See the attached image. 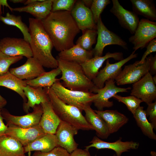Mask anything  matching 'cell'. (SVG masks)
<instances>
[{
  "instance_id": "obj_1",
  "label": "cell",
  "mask_w": 156,
  "mask_h": 156,
  "mask_svg": "<svg viewBox=\"0 0 156 156\" xmlns=\"http://www.w3.org/2000/svg\"><path fill=\"white\" fill-rule=\"evenodd\" d=\"M42 22L57 51L60 52L75 45L74 39L80 30L70 12H51Z\"/></svg>"
},
{
  "instance_id": "obj_2",
  "label": "cell",
  "mask_w": 156,
  "mask_h": 156,
  "mask_svg": "<svg viewBox=\"0 0 156 156\" xmlns=\"http://www.w3.org/2000/svg\"><path fill=\"white\" fill-rule=\"evenodd\" d=\"M29 22L31 37L29 44L33 57L43 67L53 69L57 68V60L52 54L54 47L53 43L44 29L42 20L29 18Z\"/></svg>"
},
{
  "instance_id": "obj_3",
  "label": "cell",
  "mask_w": 156,
  "mask_h": 156,
  "mask_svg": "<svg viewBox=\"0 0 156 156\" xmlns=\"http://www.w3.org/2000/svg\"><path fill=\"white\" fill-rule=\"evenodd\" d=\"M57 59L62 74L59 79L62 81L64 87L70 90L92 93L97 88L86 76L80 64Z\"/></svg>"
},
{
  "instance_id": "obj_4",
  "label": "cell",
  "mask_w": 156,
  "mask_h": 156,
  "mask_svg": "<svg viewBox=\"0 0 156 156\" xmlns=\"http://www.w3.org/2000/svg\"><path fill=\"white\" fill-rule=\"evenodd\" d=\"M44 88L48 94L55 112L61 121L68 123L78 130H94L78 108L63 101L51 87Z\"/></svg>"
},
{
  "instance_id": "obj_5",
  "label": "cell",
  "mask_w": 156,
  "mask_h": 156,
  "mask_svg": "<svg viewBox=\"0 0 156 156\" xmlns=\"http://www.w3.org/2000/svg\"><path fill=\"white\" fill-rule=\"evenodd\" d=\"M57 96L66 103L76 107L81 111L91 105L97 94L90 92L74 90L64 87L59 80L51 87Z\"/></svg>"
},
{
  "instance_id": "obj_6",
  "label": "cell",
  "mask_w": 156,
  "mask_h": 156,
  "mask_svg": "<svg viewBox=\"0 0 156 156\" xmlns=\"http://www.w3.org/2000/svg\"><path fill=\"white\" fill-rule=\"evenodd\" d=\"M96 25L97 42L94 49L92 50L94 56H102L105 47L111 45H116L127 49V43L116 34L108 29L101 19L99 18Z\"/></svg>"
},
{
  "instance_id": "obj_7",
  "label": "cell",
  "mask_w": 156,
  "mask_h": 156,
  "mask_svg": "<svg viewBox=\"0 0 156 156\" xmlns=\"http://www.w3.org/2000/svg\"><path fill=\"white\" fill-rule=\"evenodd\" d=\"M156 37V22L146 18H142L139 22L133 35L129 39L133 45L135 52L139 49H143L149 42Z\"/></svg>"
},
{
  "instance_id": "obj_8",
  "label": "cell",
  "mask_w": 156,
  "mask_h": 156,
  "mask_svg": "<svg viewBox=\"0 0 156 156\" xmlns=\"http://www.w3.org/2000/svg\"><path fill=\"white\" fill-rule=\"evenodd\" d=\"M139 61L132 64L125 65L115 79L118 86L133 84L140 79L149 72L150 66L148 57L144 63L139 64Z\"/></svg>"
},
{
  "instance_id": "obj_9",
  "label": "cell",
  "mask_w": 156,
  "mask_h": 156,
  "mask_svg": "<svg viewBox=\"0 0 156 156\" xmlns=\"http://www.w3.org/2000/svg\"><path fill=\"white\" fill-rule=\"evenodd\" d=\"M33 111L27 114L20 116L11 114L6 109L1 110L2 116L7 123V125H14L23 128L32 127L38 125L43 113L41 104L35 105Z\"/></svg>"
},
{
  "instance_id": "obj_10",
  "label": "cell",
  "mask_w": 156,
  "mask_h": 156,
  "mask_svg": "<svg viewBox=\"0 0 156 156\" xmlns=\"http://www.w3.org/2000/svg\"><path fill=\"white\" fill-rule=\"evenodd\" d=\"M115 80H108L105 83L104 86L102 88L95 89L93 92L97 94L96 98L93 102L97 110L103 111L106 107H110L114 105L113 101L109 99L119 92H127L131 88H122L117 86Z\"/></svg>"
},
{
  "instance_id": "obj_11",
  "label": "cell",
  "mask_w": 156,
  "mask_h": 156,
  "mask_svg": "<svg viewBox=\"0 0 156 156\" xmlns=\"http://www.w3.org/2000/svg\"><path fill=\"white\" fill-rule=\"evenodd\" d=\"M0 51L10 56L33 57L29 43L24 38L5 37L0 40Z\"/></svg>"
},
{
  "instance_id": "obj_12",
  "label": "cell",
  "mask_w": 156,
  "mask_h": 156,
  "mask_svg": "<svg viewBox=\"0 0 156 156\" xmlns=\"http://www.w3.org/2000/svg\"><path fill=\"white\" fill-rule=\"evenodd\" d=\"M133 51L129 56L118 62L113 64L109 63V59L106 60L105 66L99 71L96 77L92 80L95 87L100 89L105 85L106 81L115 79L122 70V67L126 63L138 56V54Z\"/></svg>"
},
{
  "instance_id": "obj_13",
  "label": "cell",
  "mask_w": 156,
  "mask_h": 156,
  "mask_svg": "<svg viewBox=\"0 0 156 156\" xmlns=\"http://www.w3.org/2000/svg\"><path fill=\"white\" fill-rule=\"evenodd\" d=\"M155 85L152 76L148 72L139 81L133 84L130 94L148 105L156 99Z\"/></svg>"
},
{
  "instance_id": "obj_14",
  "label": "cell",
  "mask_w": 156,
  "mask_h": 156,
  "mask_svg": "<svg viewBox=\"0 0 156 156\" xmlns=\"http://www.w3.org/2000/svg\"><path fill=\"white\" fill-rule=\"evenodd\" d=\"M5 135L10 136L19 141L23 146L31 143L46 133L39 124L27 128L9 125Z\"/></svg>"
},
{
  "instance_id": "obj_15",
  "label": "cell",
  "mask_w": 156,
  "mask_h": 156,
  "mask_svg": "<svg viewBox=\"0 0 156 156\" xmlns=\"http://www.w3.org/2000/svg\"><path fill=\"white\" fill-rule=\"evenodd\" d=\"M112 6L110 10L118 20L120 25L132 34L134 33L139 22L138 16L133 11L124 8L118 0H112Z\"/></svg>"
},
{
  "instance_id": "obj_16",
  "label": "cell",
  "mask_w": 156,
  "mask_h": 156,
  "mask_svg": "<svg viewBox=\"0 0 156 156\" xmlns=\"http://www.w3.org/2000/svg\"><path fill=\"white\" fill-rule=\"evenodd\" d=\"M121 137L114 142H108L101 140L97 136H94L90 145L86 146L85 149L89 150L91 147L98 149H108L114 151L116 156H121L122 153L131 149H137L139 146V143L133 141L123 142Z\"/></svg>"
},
{
  "instance_id": "obj_17",
  "label": "cell",
  "mask_w": 156,
  "mask_h": 156,
  "mask_svg": "<svg viewBox=\"0 0 156 156\" xmlns=\"http://www.w3.org/2000/svg\"><path fill=\"white\" fill-rule=\"evenodd\" d=\"M78 131L75 127L61 121L55 134L58 146L64 148L70 153H72L78 146L74 139V136L77 134Z\"/></svg>"
},
{
  "instance_id": "obj_18",
  "label": "cell",
  "mask_w": 156,
  "mask_h": 156,
  "mask_svg": "<svg viewBox=\"0 0 156 156\" xmlns=\"http://www.w3.org/2000/svg\"><path fill=\"white\" fill-rule=\"evenodd\" d=\"M79 28L82 32L87 29L96 30L92 12L81 1H76L70 12Z\"/></svg>"
},
{
  "instance_id": "obj_19",
  "label": "cell",
  "mask_w": 156,
  "mask_h": 156,
  "mask_svg": "<svg viewBox=\"0 0 156 156\" xmlns=\"http://www.w3.org/2000/svg\"><path fill=\"white\" fill-rule=\"evenodd\" d=\"M43 67L37 60L32 57L27 58L22 65L11 68L9 72L21 80H31L45 71Z\"/></svg>"
},
{
  "instance_id": "obj_20",
  "label": "cell",
  "mask_w": 156,
  "mask_h": 156,
  "mask_svg": "<svg viewBox=\"0 0 156 156\" xmlns=\"http://www.w3.org/2000/svg\"><path fill=\"white\" fill-rule=\"evenodd\" d=\"M110 58L119 61L124 59L123 54L122 52H108L103 56H95L80 65L86 76L92 81L97 75L104 62Z\"/></svg>"
},
{
  "instance_id": "obj_21",
  "label": "cell",
  "mask_w": 156,
  "mask_h": 156,
  "mask_svg": "<svg viewBox=\"0 0 156 156\" xmlns=\"http://www.w3.org/2000/svg\"><path fill=\"white\" fill-rule=\"evenodd\" d=\"M41 104L43 113L39 125L45 133L55 134L61 120L55 112L50 101Z\"/></svg>"
},
{
  "instance_id": "obj_22",
  "label": "cell",
  "mask_w": 156,
  "mask_h": 156,
  "mask_svg": "<svg viewBox=\"0 0 156 156\" xmlns=\"http://www.w3.org/2000/svg\"><path fill=\"white\" fill-rule=\"evenodd\" d=\"M52 0H37L26 6L13 8V11L29 13L35 18L42 20L51 12Z\"/></svg>"
},
{
  "instance_id": "obj_23",
  "label": "cell",
  "mask_w": 156,
  "mask_h": 156,
  "mask_svg": "<svg viewBox=\"0 0 156 156\" xmlns=\"http://www.w3.org/2000/svg\"><path fill=\"white\" fill-rule=\"evenodd\" d=\"M94 111L105 121L110 134L118 131L129 120L126 116L117 110Z\"/></svg>"
},
{
  "instance_id": "obj_24",
  "label": "cell",
  "mask_w": 156,
  "mask_h": 156,
  "mask_svg": "<svg viewBox=\"0 0 156 156\" xmlns=\"http://www.w3.org/2000/svg\"><path fill=\"white\" fill-rule=\"evenodd\" d=\"M24 94L27 101L23 104V109L28 113L30 108L35 105L49 101V96L44 89L42 88H36L27 85L23 89Z\"/></svg>"
},
{
  "instance_id": "obj_25",
  "label": "cell",
  "mask_w": 156,
  "mask_h": 156,
  "mask_svg": "<svg viewBox=\"0 0 156 156\" xmlns=\"http://www.w3.org/2000/svg\"><path fill=\"white\" fill-rule=\"evenodd\" d=\"M93 56L92 50H85L76 44L68 49L60 52L57 59L81 64L92 58Z\"/></svg>"
},
{
  "instance_id": "obj_26",
  "label": "cell",
  "mask_w": 156,
  "mask_h": 156,
  "mask_svg": "<svg viewBox=\"0 0 156 156\" xmlns=\"http://www.w3.org/2000/svg\"><path fill=\"white\" fill-rule=\"evenodd\" d=\"M85 118L88 122L95 130L97 136L102 139H106L110 135L107 125L103 119L91 107L87 106L83 110Z\"/></svg>"
},
{
  "instance_id": "obj_27",
  "label": "cell",
  "mask_w": 156,
  "mask_h": 156,
  "mask_svg": "<svg viewBox=\"0 0 156 156\" xmlns=\"http://www.w3.org/2000/svg\"><path fill=\"white\" fill-rule=\"evenodd\" d=\"M57 146V140L55 135L46 133L24 146V148L25 153L32 151L48 152Z\"/></svg>"
},
{
  "instance_id": "obj_28",
  "label": "cell",
  "mask_w": 156,
  "mask_h": 156,
  "mask_svg": "<svg viewBox=\"0 0 156 156\" xmlns=\"http://www.w3.org/2000/svg\"><path fill=\"white\" fill-rule=\"evenodd\" d=\"M0 156H26L24 146L13 137L5 135L0 138Z\"/></svg>"
},
{
  "instance_id": "obj_29",
  "label": "cell",
  "mask_w": 156,
  "mask_h": 156,
  "mask_svg": "<svg viewBox=\"0 0 156 156\" xmlns=\"http://www.w3.org/2000/svg\"><path fill=\"white\" fill-rule=\"evenodd\" d=\"M27 86L25 80L18 78L9 71L0 74V86L5 87L16 92L22 98L23 103H26L27 101L23 91L24 88Z\"/></svg>"
},
{
  "instance_id": "obj_30",
  "label": "cell",
  "mask_w": 156,
  "mask_h": 156,
  "mask_svg": "<svg viewBox=\"0 0 156 156\" xmlns=\"http://www.w3.org/2000/svg\"><path fill=\"white\" fill-rule=\"evenodd\" d=\"M61 74V71L58 67L50 71H45L35 79L25 81L27 85L31 87L43 88L51 87L56 82L60 80L56 77Z\"/></svg>"
},
{
  "instance_id": "obj_31",
  "label": "cell",
  "mask_w": 156,
  "mask_h": 156,
  "mask_svg": "<svg viewBox=\"0 0 156 156\" xmlns=\"http://www.w3.org/2000/svg\"><path fill=\"white\" fill-rule=\"evenodd\" d=\"M133 11L136 15L142 16L146 19L156 21V9L152 0H130Z\"/></svg>"
},
{
  "instance_id": "obj_32",
  "label": "cell",
  "mask_w": 156,
  "mask_h": 156,
  "mask_svg": "<svg viewBox=\"0 0 156 156\" xmlns=\"http://www.w3.org/2000/svg\"><path fill=\"white\" fill-rule=\"evenodd\" d=\"M133 116L143 134L150 139L156 140V135L153 131L152 125L147 119L144 107L140 106L136 110Z\"/></svg>"
},
{
  "instance_id": "obj_33",
  "label": "cell",
  "mask_w": 156,
  "mask_h": 156,
  "mask_svg": "<svg viewBox=\"0 0 156 156\" xmlns=\"http://www.w3.org/2000/svg\"><path fill=\"white\" fill-rule=\"evenodd\" d=\"M0 21L6 25L18 28L23 34L24 39L29 43L31 37L28 27L22 21L20 16H16L8 12L5 16L0 15Z\"/></svg>"
},
{
  "instance_id": "obj_34",
  "label": "cell",
  "mask_w": 156,
  "mask_h": 156,
  "mask_svg": "<svg viewBox=\"0 0 156 156\" xmlns=\"http://www.w3.org/2000/svg\"><path fill=\"white\" fill-rule=\"evenodd\" d=\"M83 32L82 35L77 40L78 44L83 49L87 51H91L92 46L96 42L97 36L96 30L87 29Z\"/></svg>"
},
{
  "instance_id": "obj_35",
  "label": "cell",
  "mask_w": 156,
  "mask_h": 156,
  "mask_svg": "<svg viewBox=\"0 0 156 156\" xmlns=\"http://www.w3.org/2000/svg\"><path fill=\"white\" fill-rule=\"evenodd\" d=\"M113 98L124 104L133 115L140 106V104L142 102L141 100L133 95L124 97L116 94Z\"/></svg>"
},
{
  "instance_id": "obj_36",
  "label": "cell",
  "mask_w": 156,
  "mask_h": 156,
  "mask_svg": "<svg viewBox=\"0 0 156 156\" xmlns=\"http://www.w3.org/2000/svg\"><path fill=\"white\" fill-rule=\"evenodd\" d=\"M109 0H93L90 9L92 12L94 21L97 23L100 15L107 5L110 3Z\"/></svg>"
},
{
  "instance_id": "obj_37",
  "label": "cell",
  "mask_w": 156,
  "mask_h": 156,
  "mask_svg": "<svg viewBox=\"0 0 156 156\" xmlns=\"http://www.w3.org/2000/svg\"><path fill=\"white\" fill-rule=\"evenodd\" d=\"M23 58L22 56H10L0 51V74L5 73L9 71V67L11 65Z\"/></svg>"
},
{
  "instance_id": "obj_38",
  "label": "cell",
  "mask_w": 156,
  "mask_h": 156,
  "mask_svg": "<svg viewBox=\"0 0 156 156\" xmlns=\"http://www.w3.org/2000/svg\"><path fill=\"white\" fill-rule=\"evenodd\" d=\"M76 0H52L51 12L66 11L71 12Z\"/></svg>"
},
{
  "instance_id": "obj_39",
  "label": "cell",
  "mask_w": 156,
  "mask_h": 156,
  "mask_svg": "<svg viewBox=\"0 0 156 156\" xmlns=\"http://www.w3.org/2000/svg\"><path fill=\"white\" fill-rule=\"evenodd\" d=\"M32 156H70V153L64 148L57 146L48 152L35 151Z\"/></svg>"
},
{
  "instance_id": "obj_40",
  "label": "cell",
  "mask_w": 156,
  "mask_h": 156,
  "mask_svg": "<svg viewBox=\"0 0 156 156\" xmlns=\"http://www.w3.org/2000/svg\"><path fill=\"white\" fill-rule=\"evenodd\" d=\"M145 110L147 117H149V120L153 129H156V101L148 105Z\"/></svg>"
},
{
  "instance_id": "obj_41",
  "label": "cell",
  "mask_w": 156,
  "mask_h": 156,
  "mask_svg": "<svg viewBox=\"0 0 156 156\" xmlns=\"http://www.w3.org/2000/svg\"><path fill=\"white\" fill-rule=\"evenodd\" d=\"M146 50L143 54L142 58L139 61V64H141L144 63L146 58L151 53L156 51V38L150 41L146 46Z\"/></svg>"
},
{
  "instance_id": "obj_42",
  "label": "cell",
  "mask_w": 156,
  "mask_h": 156,
  "mask_svg": "<svg viewBox=\"0 0 156 156\" xmlns=\"http://www.w3.org/2000/svg\"><path fill=\"white\" fill-rule=\"evenodd\" d=\"M149 61V73L152 75H155L156 73V55L153 56L151 54L148 57Z\"/></svg>"
},
{
  "instance_id": "obj_43",
  "label": "cell",
  "mask_w": 156,
  "mask_h": 156,
  "mask_svg": "<svg viewBox=\"0 0 156 156\" xmlns=\"http://www.w3.org/2000/svg\"><path fill=\"white\" fill-rule=\"evenodd\" d=\"M70 156H90L89 150L77 148L70 153Z\"/></svg>"
},
{
  "instance_id": "obj_44",
  "label": "cell",
  "mask_w": 156,
  "mask_h": 156,
  "mask_svg": "<svg viewBox=\"0 0 156 156\" xmlns=\"http://www.w3.org/2000/svg\"><path fill=\"white\" fill-rule=\"evenodd\" d=\"M1 110L0 109V138L5 135L8 128V126L5 125L3 122V119L1 115Z\"/></svg>"
},
{
  "instance_id": "obj_45",
  "label": "cell",
  "mask_w": 156,
  "mask_h": 156,
  "mask_svg": "<svg viewBox=\"0 0 156 156\" xmlns=\"http://www.w3.org/2000/svg\"><path fill=\"white\" fill-rule=\"evenodd\" d=\"M3 8L4 6L8 7L11 12L13 11V8L11 7L8 4L7 0H0V15H1L2 13L1 10V6Z\"/></svg>"
},
{
  "instance_id": "obj_46",
  "label": "cell",
  "mask_w": 156,
  "mask_h": 156,
  "mask_svg": "<svg viewBox=\"0 0 156 156\" xmlns=\"http://www.w3.org/2000/svg\"><path fill=\"white\" fill-rule=\"evenodd\" d=\"M6 100L0 94V109H1L6 105Z\"/></svg>"
},
{
  "instance_id": "obj_47",
  "label": "cell",
  "mask_w": 156,
  "mask_h": 156,
  "mask_svg": "<svg viewBox=\"0 0 156 156\" xmlns=\"http://www.w3.org/2000/svg\"><path fill=\"white\" fill-rule=\"evenodd\" d=\"M85 5L87 7H90L93 2L92 0H84L82 1Z\"/></svg>"
},
{
  "instance_id": "obj_48",
  "label": "cell",
  "mask_w": 156,
  "mask_h": 156,
  "mask_svg": "<svg viewBox=\"0 0 156 156\" xmlns=\"http://www.w3.org/2000/svg\"><path fill=\"white\" fill-rule=\"evenodd\" d=\"M10 1L14 3H24L26 0H10Z\"/></svg>"
},
{
  "instance_id": "obj_49",
  "label": "cell",
  "mask_w": 156,
  "mask_h": 156,
  "mask_svg": "<svg viewBox=\"0 0 156 156\" xmlns=\"http://www.w3.org/2000/svg\"><path fill=\"white\" fill-rule=\"evenodd\" d=\"M152 78L153 81L155 84H156V75H155L153 76H152Z\"/></svg>"
},
{
  "instance_id": "obj_50",
  "label": "cell",
  "mask_w": 156,
  "mask_h": 156,
  "mask_svg": "<svg viewBox=\"0 0 156 156\" xmlns=\"http://www.w3.org/2000/svg\"><path fill=\"white\" fill-rule=\"evenodd\" d=\"M112 156H116V154H114Z\"/></svg>"
}]
</instances>
